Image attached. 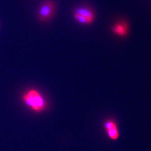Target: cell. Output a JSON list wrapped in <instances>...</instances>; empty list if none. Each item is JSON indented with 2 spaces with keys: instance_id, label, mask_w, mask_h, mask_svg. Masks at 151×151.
Here are the masks:
<instances>
[{
  "instance_id": "obj_1",
  "label": "cell",
  "mask_w": 151,
  "mask_h": 151,
  "mask_svg": "<svg viewBox=\"0 0 151 151\" xmlns=\"http://www.w3.org/2000/svg\"><path fill=\"white\" fill-rule=\"evenodd\" d=\"M22 101L30 110L40 113L46 110L47 103L45 98L36 89H30L22 95Z\"/></svg>"
},
{
  "instance_id": "obj_2",
  "label": "cell",
  "mask_w": 151,
  "mask_h": 151,
  "mask_svg": "<svg viewBox=\"0 0 151 151\" xmlns=\"http://www.w3.org/2000/svg\"><path fill=\"white\" fill-rule=\"evenodd\" d=\"M55 12V4L47 0L42 3L38 12V18L41 22H46L52 17Z\"/></svg>"
},
{
  "instance_id": "obj_3",
  "label": "cell",
  "mask_w": 151,
  "mask_h": 151,
  "mask_svg": "<svg viewBox=\"0 0 151 151\" xmlns=\"http://www.w3.org/2000/svg\"><path fill=\"white\" fill-rule=\"evenodd\" d=\"M112 31L117 35L125 37L128 34L129 27L125 22H120L117 23L114 27H112Z\"/></svg>"
},
{
  "instance_id": "obj_4",
  "label": "cell",
  "mask_w": 151,
  "mask_h": 151,
  "mask_svg": "<svg viewBox=\"0 0 151 151\" xmlns=\"http://www.w3.org/2000/svg\"><path fill=\"white\" fill-rule=\"evenodd\" d=\"M74 12L75 14L81 15L87 18L88 20H89L91 23L93 22L94 19V12L90 8H88L86 7H79L76 8Z\"/></svg>"
},
{
  "instance_id": "obj_5",
  "label": "cell",
  "mask_w": 151,
  "mask_h": 151,
  "mask_svg": "<svg viewBox=\"0 0 151 151\" xmlns=\"http://www.w3.org/2000/svg\"><path fill=\"white\" fill-rule=\"evenodd\" d=\"M107 135L111 140H116L119 137V132L118 130L117 127H113L112 129L106 130Z\"/></svg>"
},
{
  "instance_id": "obj_6",
  "label": "cell",
  "mask_w": 151,
  "mask_h": 151,
  "mask_svg": "<svg viewBox=\"0 0 151 151\" xmlns=\"http://www.w3.org/2000/svg\"><path fill=\"white\" fill-rule=\"evenodd\" d=\"M104 127H105V130H108L110 129L113 128V127H117V125H116V123L114 120H109L105 122V124H104Z\"/></svg>"
},
{
  "instance_id": "obj_7",
  "label": "cell",
  "mask_w": 151,
  "mask_h": 151,
  "mask_svg": "<svg viewBox=\"0 0 151 151\" xmlns=\"http://www.w3.org/2000/svg\"><path fill=\"white\" fill-rule=\"evenodd\" d=\"M74 18H75V19H76V20L79 23H84V24H89V23H91V22L89 21V20H88L87 18H86L81 16V15H77V14H75Z\"/></svg>"
}]
</instances>
